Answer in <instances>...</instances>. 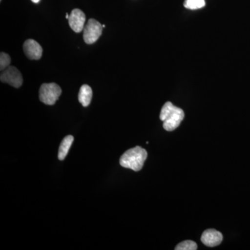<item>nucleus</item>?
Here are the masks:
<instances>
[{"label":"nucleus","instance_id":"1","mask_svg":"<svg viewBox=\"0 0 250 250\" xmlns=\"http://www.w3.org/2000/svg\"><path fill=\"white\" fill-rule=\"evenodd\" d=\"M184 112L182 108L174 106L170 102H167L161 108L160 120L164 122V129L167 131H174L183 121Z\"/></svg>","mask_w":250,"mask_h":250},{"label":"nucleus","instance_id":"2","mask_svg":"<svg viewBox=\"0 0 250 250\" xmlns=\"http://www.w3.org/2000/svg\"><path fill=\"white\" fill-rule=\"evenodd\" d=\"M147 157V151L137 146L126 151L122 155L120 159V164L125 168L131 169L138 172L143 168Z\"/></svg>","mask_w":250,"mask_h":250},{"label":"nucleus","instance_id":"3","mask_svg":"<svg viewBox=\"0 0 250 250\" xmlns=\"http://www.w3.org/2000/svg\"><path fill=\"white\" fill-rule=\"evenodd\" d=\"M62 92V88L57 83H43L40 88L39 98L45 104L54 105L59 100Z\"/></svg>","mask_w":250,"mask_h":250},{"label":"nucleus","instance_id":"4","mask_svg":"<svg viewBox=\"0 0 250 250\" xmlns=\"http://www.w3.org/2000/svg\"><path fill=\"white\" fill-rule=\"evenodd\" d=\"M103 27L98 21L90 19L83 29V40L85 43L90 45L98 40L102 35Z\"/></svg>","mask_w":250,"mask_h":250},{"label":"nucleus","instance_id":"5","mask_svg":"<svg viewBox=\"0 0 250 250\" xmlns=\"http://www.w3.org/2000/svg\"><path fill=\"white\" fill-rule=\"evenodd\" d=\"M0 80L15 88H20L22 84L23 78L21 72L14 66H9L1 71Z\"/></svg>","mask_w":250,"mask_h":250},{"label":"nucleus","instance_id":"6","mask_svg":"<svg viewBox=\"0 0 250 250\" xmlns=\"http://www.w3.org/2000/svg\"><path fill=\"white\" fill-rule=\"evenodd\" d=\"M69 25L72 30L76 33L83 31L85 27V16L82 10L75 9L72 10L68 18Z\"/></svg>","mask_w":250,"mask_h":250},{"label":"nucleus","instance_id":"7","mask_svg":"<svg viewBox=\"0 0 250 250\" xmlns=\"http://www.w3.org/2000/svg\"><path fill=\"white\" fill-rule=\"evenodd\" d=\"M24 54L31 60H39L42 55V48L39 42L33 39H28L23 45Z\"/></svg>","mask_w":250,"mask_h":250},{"label":"nucleus","instance_id":"8","mask_svg":"<svg viewBox=\"0 0 250 250\" xmlns=\"http://www.w3.org/2000/svg\"><path fill=\"white\" fill-rule=\"evenodd\" d=\"M223 240V234L220 231L213 229L205 230L201 237L202 243L209 248L219 246Z\"/></svg>","mask_w":250,"mask_h":250},{"label":"nucleus","instance_id":"9","mask_svg":"<svg viewBox=\"0 0 250 250\" xmlns=\"http://www.w3.org/2000/svg\"><path fill=\"white\" fill-rule=\"evenodd\" d=\"M93 98V90L89 85L84 84L80 88L79 93V102L82 104V106L87 107L90 104Z\"/></svg>","mask_w":250,"mask_h":250},{"label":"nucleus","instance_id":"10","mask_svg":"<svg viewBox=\"0 0 250 250\" xmlns=\"http://www.w3.org/2000/svg\"><path fill=\"white\" fill-rule=\"evenodd\" d=\"M73 141L74 137L71 135H69L62 139L59 149L58 158L59 160L62 161L65 159Z\"/></svg>","mask_w":250,"mask_h":250},{"label":"nucleus","instance_id":"11","mask_svg":"<svg viewBox=\"0 0 250 250\" xmlns=\"http://www.w3.org/2000/svg\"><path fill=\"white\" fill-rule=\"evenodd\" d=\"M205 0H185L184 7L190 10H197L205 7Z\"/></svg>","mask_w":250,"mask_h":250},{"label":"nucleus","instance_id":"12","mask_svg":"<svg viewBox=\"0 0 250 250\" xmlns=\"http://www.w3.org/2000/svg\"><path fill=\"white\" fill-rule=\"evenodd\" d=\"M197 249V245L196 243L190 241V240L179 243L175 248L176 250H196Z\"/></svg>","mask_w":250,"mask_h":250},{"label":"nucleus","instance_id":"13","mask_svg":"<svg viewBox=\"0 0 250 250\" xmlns=\"http://www.w3.org/2000/svg\"><path fill=\"white\" fill-rule=\"evenodd\" d=\"M10 63H11V58H10L9 54L1 52L0 54V70L1 71L10 66Z\"/></svg>","mask_w":250,"mask_h":250},{"label":"nucleus","instance_id":"14","mask_svg":"<svg viewBox=\"0 0 250 250\" xmlns=\"http://www.w3.org/2000/svg\"><path fill=\"white\" fill-rule=\"evenodd\" d=\"M31 1H33L34 3H39L40 0H31Z\"/></svg>","mask_w":250,"mask_h":250},{"label":"nucleus","instance_id":"15","mask_svg":"<svg viewBox=\"0 0 250 250\" xmlns=\"http://www.w3.org/2000/svg\"><path fill=\"white\" fill-rule=\"evenodd\" d=\"M69 17H70V15L68 14H66V16H65V18H66V19H68Z\"/></svg>","mask_w":250,"mask_h":250},{"label":"nucleus","instance_id":"16","mask_svg":"<svg viewBox=\"0 0 250 250\" xmlns=\"http://www.w3.org/2000/svg\"><path fill=\"white\" fill-rule=\"evenodd\" d=\"M103 28H104L105 27H106V26H105L104 24H103Z\"/></svg>","mask_w":250,"mask_h":250}]
</instances>
